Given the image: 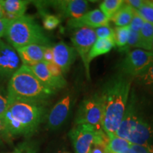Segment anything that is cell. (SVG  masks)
<instances>
[{"label":"cell","mask_w":153,"mask_h":153,"mask_svg":"<svg viewBox=\"0 0 153 153\" xmlns=\"http://www.w3.org/2000/svg\"><path fill=\"white\" fill-rule=\"evenodd\" d=\"M131 80L125 74L116 76L106 84L101 94L102 128L107 135H116L129 100Z\"/></svg>","instance_id":"obj_1"},{"label":"cell","mask_w":153,"mask_h":153,"mask_svg":"<svg viewBox=\"0 0 153 153\" xmlns=\"http://www.w3.org/2000/svg\"><path fill=\"white\" fill-rule=\"evenodd\" d=\"M133 78L140 85L148 87L153 91V62Z\"/></svg>","instance_id":"obj_24"},{"label":"cell","mask_w":153,"mask_h":153,"mask_svg":"<svg viewBox=\"0 0 153 153\" xmlns=\"http://www.w3.org/2000/svg\"><path fill=\"white\" fill-rule=\"evenodd\" d=\"M30 69L36 77L50 89L56 91L65 87L67 82L65 79L61 80L51 75L48 70L46 63L41 62L36 65L30 67Z\"/></svg>","instance_id":"obj_15"},{"label":"cell","mask_w":153,"mask_h":153,"mask_svg":"<svg viewBox=\"0 0 153 153\" xmlns=\"http://www.w3.org/2000/svg\"><path fill=\"white\" fill-rule=\"evenodd\" d=\"M125 3L131 7L134 10L137 11L142 7L144 1L143 0H127V1H125Z\"/></svg>","instance_id":"obj_36"},{"label":"cell","mask_w":153,"mask_h":153,"mask_svg":"<svg viewBox=\"0 0 153 153\" xmlns=\"http://www.w3.org/2000/svg\"><path fill=\"white\" fill-rule=\"evenodd\" d=\"M45 115L43 102L18 101L11 103L3 118L8 138L30 137L38 129Z\"/></svg>","instance_id":"obj_2"},{"label":"cell","mask_w":153,"mask_h":153,"mask_svg":"<svg viewBox=\"0 0 153 153\" xmlns=\"http://www.w3.org/2000/svg\"><path fill=\"white\" fill-rule=\"evenodd\" d=\"M43 16V28L47 30H53L59 26L61 22L60 19L57 16L51 14H42Z\"/></svg>","instance_id":"obj_27"},{"label":"cell","mask_w":153,"mask_h":153,"mask_svg":"<svg viewBox=\"0 0 153 153\" xmlns=\"http://www.w3.org/2000/svg\"><path fill=\"white\" fill-rule=\"evenodd\" d=\"M11 22L12 21H10L5 18L0 19V39H1V37L5 36L6 32L8 29Z\"/></svg>","instance_id":"obj_34"},{"label":"cell","mask_w":153,"mask_h":153,"mask_svg":"<svg viewBox=\"0 0 153 153\" xmlns=\"http://www.w3.org/2000/svg\"><path fill=\"white\" fill-rule=\"evenodd\" d=\"M145 21L143 19L142 17L140 16L138 13L135 10L133 19H132L131 24H130V28L131 30L133 31L139 33L140 31L141 28H142L143 24H145Z\"/></svg>","instance_id":"obj_29"},{"label":"cell","mask_w":153,"mask_h":153,"mask_svg":"<svg viewBox=\"0 0 153 153\" xmlns=\"http://www.w3.org/2000/svg\"><path fill=\"white\" fill-rule=\"evenodd\" d=\"M152 1V3H153V1Z\"/></svg>","instance_id":"obj_41"},{"label":"cell","mask_w":153,"mask_h":153,"mask_svg":"<svg viewBox=\"0 0 153 153\" xmlns=\"http://www.w3.org/2000/svg\"><path fill=\"white\" fill-rule=\"evenodd\" d=\"M140 35V49L150 51L152 50V44L153 42V24L145 22L143 24Z\"/></svg>","instance_id":"obj_20"},{"label":"cell","mask_w":153,"mask_h":153,"mask_svg":"<svg viewBox=\"0 0 153 153\" xmlns=\"http://www.w3.org/2000/svg\"><path fill=\"white\" fill-rule=\"evenodd\" d=\"M4 36L16 50L33 44L50 46L51 43L43 28L33 17L27 15L12 21Z\"/></svg>","instance_id":"obj_4"},{"label":"cell","mask_w":153,"mask_h":153,"mask_svg":"<svg viewBox=\"0 0 153 153\" xmlns=\"http://www.w3.org/2000/svg\"><path fill=\"white\" fill-rule=\"evenodd\" d=\"M46 63V66L48 70L51 75L54 76V77L57 78L58 79L64 80L65 79L63 76V73L61 70V69L54 62H45Z\"/></svg>","instance_id":"obj_32"},{"label":"cell","mask_w":153,"mask_h":153,"mask_svg":"<svg viewBox=\"0 0 153 153\" xmlns=\"http://www.w3.org/2000/svg\"><path fill=\"white\" fill-rule=\"evenodd\" d=\"M9 140V138L6 131L4 121L3 118H0V142L1 140Z\"/></svg>","instance_id":"obj_37"},{"label":"cell","mask_w":153,"mask_h":153,"mask_svg":"<svg viewBox=\"0 0 153 153\" xmlns=\"http://www.w3.org/2000/svg\"><path fill=\"white\" fill-rule=\"evenodd\" d=\"M102 104L100 94H95L80 104L75 119L76 125L90 126L97 133L104 132L102 128Z\"/></svg>","instance_id":"obj_6"},{"label":"cell","mask_w":153,"mask_h":153,"mask_svg":"<svg viewBox=\"0 0 153 153\" xmlns=\"http://www.w3.org/2000/svg\"><path fill=\"white\" fill-rule=\"evenodd\" d=\"M136 11L145 22L153 24V3L152 1H144L142 7Z\"/></svg>","instance_id":"obj_26"},{"label":"cell","mask_w":153,"mask_h":153,"mask_svg":"<svg viewBox=\"0 0 153 153\" xmlns=\"http://www.w3.org/2000/svg\"><path fill=\"white\" fill-rule=\"evenodd\" d=\"M124 4L123 0H105L100 4V10L107 19H110Z\"/></svg>","instance_id":"obj_22"},{"label":"cell","mask_w":153,"mask_h":153,"mask_svg":"<svg viewBox=\"0 0 153 153\" xmlns=\"http://www.w3.org/2000/svg\"><path fill=\"white\" fill-rule=\"evenodd\" d=\"M7 92L11 104L18 101L43 102L55 91L43 85L30 68L22 65L9 80Z\"/></svg>","instance_id":"obj_3"},{"label":"cell","mask_w":153,"mask_h":153,"mask_svg":"<svg viewBox=\"0 0 153 153\" xmlns=\"http://www.w3.org/2000/svg\"><path fill=\"white\" fill-rule=\"evenodd\" d=\"M132 146V145H131ZM121 153H135V152H134V150H133V149L131 148H130L129 149H128L127 150H126L125 152H121Z\"/></svg>","instance_id":"obj_39"},{"label":"cell","mask_w":153,"mask_h":153,"mask_svg":"<svg viewBox=\"0 0 153 153\" xmlns=\"http://www.w3.org/2000/svg\"><path fill=\"white\" fill-rule=\"evenodd\" d=\"M9 101L7 91L0 90V118H3L9 106Z\"/></svg>","instance_id":"obj_30"},{"label":"cell","mask_w":153,"mask_h":153,"mask_svg":"<svg viewBox=\"0 0 153 153\" xmlns=\"http://www.w3.org/2000/svg\"><path fill=\"white\" fill-rule=\"evenodd\" d=\"M53 62L67 73L73 64L76 57V52L73 47L70 46L64 42H60L53 47Z\"/></svg>","instance_id":"obj_14"},{"label":"cell","mask_w":153,"mask_h":153,"mask_svg":"<svg viewBox=\"0 0 153 153\" xmlns=\"http://www.w3.org/2000/svg\"><path fill=\"white\" fill-rule=\"evenodd\" d=\"M57 153H71V152H68V151H65V150H62V151H59V152H57Z\"/></svg>","instance_id":"obj_40"},{"label":"cell","mask_w":153,"mask_h":153,"mask_svg":"<svg viewBox=\"0 0 153 153\" xmlns=\"http://www.w3.org/2000/svg\"><path fill=\"white\" fill-rule=\"evenodd\" d=\"M38 145L34 141L26 140L21 143L12 152L7 153H37Z\"/></svg>","instance_id":"obj_25"},{"label":"cell","mask_w":153,"mask_h":153,"mask_svg":"<svg viewBox=\"0 0 153 153\" xmlns=\"http://www.w3.org/2000/svg\"><path fill=\"white\" fill-rule=\"evenodd\" d=\"M103 133V132H102ZM97 133L90 126L76 125L69 133L76 153H89Z\"/></svg>","instance_id":"obj_10"},{"label":"cell","mask_w":153,"mask_h":153,"mask_svg":"<svg viewBox=\"0 0 153 153\" xmlns=\"http://www.w3.org/2000/svg\"><path fill=\"white\" fill-rule=\"evenodd\" d=\"M94 30L97 39H106V38L114 39V29H113L109 25L94 28Z\"/></svg>","instance_id":"obj_28"},{"label":"cell","mask_w":153,"mask_h":153,"mask_svg":"<svg viewBox=\"0 0 153 153\" xmlns=\"http://www.w3.org/2000/svg\"><path fill=\"white\" fill-rule=\"evenodd\" d=\"M21 60L16 50L0 39V80H9L20 68Z\"/></svg>","instance_id":"obj_9"},{"label":"cell","mask_w":153,"mask_h":153,"mask_svg":"<svg viewBox=\"0 0 153 153\" xmlns=\"http://www.w3.org/2000/svg\"><path fill=\"white\" fill-rule=\"evenodd\" d=\"M135 153H153V146L151 145H132Z\"/></svg>","instance_id":"obj_33"},{"label":"cell","mask_w":153,"mask_h":153,"mask_svg":"<svg viewBox=\"0 0 153 153\" xmlns=\"http://www.w3.org/2000/svg\"><path fill=\"white\" fill-rule=\"evenodd\" d=\"M115 46L116 43L114 38L97 39L88 55V62L90 64L94 59L110 52Z\"/></svg>","instance_id":"obj_18"},{"label":"cell","mask_w":153,"mask_h":153,"mask_svg":"<svg viewBox=\"0 0 153 153\" xmlns=\"http://www.w3.org/2000/svg\"><path fill=\"white\" fill-rule=\"evenodd\" d=\"M29 1L25 0H2L4 18L14 21L25 15Z\"/></svg>","instance_id":"obj_17"},{"label":"cell","mask_w":153,"mask_h":153,"mask_svg":"<svg viewBox=\"0 0 153 153\" xmlns=\"http://www.w3.org/2000/svg\"><path fill=\"white\" fill-rule=\"evenodd\" d=\"M5 16L4 13V9L3 4H2V0H0V19H4Z\"/></svg>","instance_id":"obj_38"},{"label":"cell","mask_w":153,"mask_h":153,"mask_svg":"<svg viewBox=\"0 0 153 153\" xmlns=\"http://www.w3.org/2000/svg\"><path fill=\"white\" fill-rule=\"evenodd\" d=\"M109 137L107 145V153H121L131 147V144L127 140L117 136L116 135H108Z\"/></svg>","instance_id":"obj_21"},{"label":"cell","mask_w":153,"mask_h":153,"mask_svg":"<svg viewBox=\"0 0 153 153\" xmlns=\"http://www.w3.org/2000/svg\"><path fill=\"white\" fill-rule=\"evenodd\" d=\"M130 48H136V49H140V48L139 33L133 31L131 30L130 31V35L127 45H126L124 50L126 51V49H128Z\"/></svg>","instance_id":"obj_31"},{"label":"cell","mask_w":153,"mask_h":153,"mask_svg":"<svg viewBox=\"0 0 153 153\" xmlns=\"http://www.w3.org/2000/svg\"><path fill=\"white\" fill-rule=\"evenodd\" d=\"M131 31L130 26L124 27H116L114 29V41L116 45L121 50H124L128 41Z\"/></svg>","instance_id":"obj_23"},{"label":"cell","mask_w":153,"mask_h":153,"mask_svg":"<svg viewBox=\"0 0 153 153\" xmlns=\"http://www.w3.org/2000/svg\"><path fill=\"white\" fill-rule=\"evenodd\" d=\"M134 13H135V10L128 4H126L124 1V4L122 5V7L118 9V11L112 16L110 20L112 21L116 27L128 26L133 19Z\"/></svg>","instance_id":"obj_19"},{"label":"cell","mask_w":153,"mask_h":153,"mask_svg":"<svg viewBox=\"0 0 153 153\" xmlns=\"http://www.w3.org/2000/svg\"><path fill=\"white\" fill-rule=\"evenodd\" d=\"M49 4L57 9L61 15L69 19H76L88 11L89 3L84 0H61L49 1Z\"/></svg>","instance_id":"obj_12"},{"label":"cell","mask_w":153,"mask_h":153,"mask_svg":"<svg viewBox=\"0 0 153 153\" xmlns=\"http://www.w3.org/2000/svg\"><path fill=\"white\" fill-rule=\"evenodd\" d=\"M116 135L127 140L133 145H150L153 137L152 127L137 114L132 99L128 102L123 118Z\"/></svg>","instance_id":"obj_5"},{"label":"cell","mask_w":153,"mask_h":153,"mask_svg":"<svg viewBox=\"0 0 153 153\" xmlns=\"http://www.w3.org/2000/svg\"><path fill=\"white\" fill-rule=\"evenodd\" d=\"M45 47L44 45L33 44L16 49V52L23 64L22 65L30 68L43 62Z\"/></svg>","instance_id":"obj_16"},{"label":"cell","mask_w":153,"mask_h":153,"mask_svg":"<svg viewBox=\"0 0 153 153\" xmlns=\"http://www.w3.org/2000/svg\"><path fill=\"white\" fill-rule=\"evenodd\" d=\"M153 62L152 51L134 49L127 53L120 63V70L123 74L135 76Z\"/></svg>","instance_id":"obj_8"},{"label":"cell","mask_w":153,"mask_h":153,"mask_svg":"<svg viewBox=\"0 0 153 153\" xmlns=\"http://www.w3.org/2000/svg\"><path fill=\"white\" fill-rule=\"evenodd\" d=\"M71 96L68 94L57 101L47 115V128L51 131L59 129L65 122L71 107Z\"/></svg>","instance_id":"obj_11"},{"label":"cell","mask_w":153,"mask_h":153,"mask_svg":"<svg viewBox=\"0 0 153 153\" xmlns=\"http://www.w3.org/2000/svg\"><path fill=\"white\" fill-rule=\"evenodd\" d=\"M97 40V38L94 28L87 27L76 28L71 37L73 48L76 53L81 57L88 79L90 78V74H89L90 64L88 62V55Z\"/></svg>","instance_id":"obj_7"},{"label":"cell","mask_w":153,"mask_h":153,"mask_svg":"<svg viewBox=\"0 0 153 153\" xmlns=\"http://www.w3.org/2000/svg\"><path fill=\"white\" fill-rule=\"evenodd\" d=\"M108 22L109 19L104 16L100 9H97L87 11L79 18L69 19L67 25L68 27L76 29L82 27L97 28L108 25Z\"/></svg>","instance_id":"obj_13"},{"label":"cell","mask_w":153,"mask_h":153,"mask_svg":"<svg viewBox=\"0 0 153 153\" xmlns=\"http://www.w3.org/2000/svg\"><path fill=\"white\" fill-rule=\"evenodd\" d=\"M43 62H53V47L45 46L43 52Z\"/></svg>","instance_id":"obj_35"}]
</instances>
